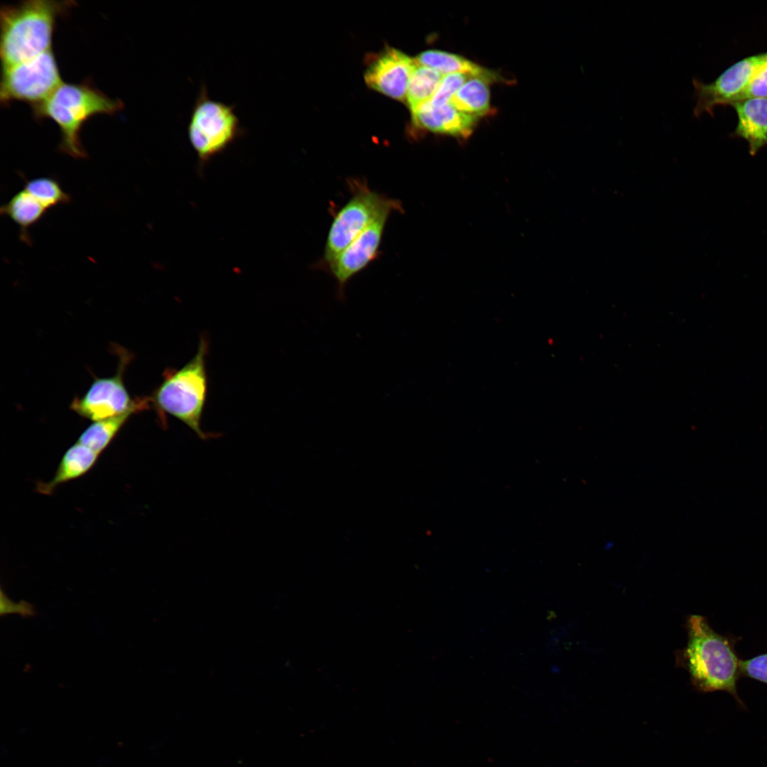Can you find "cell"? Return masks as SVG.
I'll list each match as a JSON object with an SVG mask.
<instances>
[{
    "label": "cell",
    "instance_id": "cell-21",
    "mask_svg": "<svg viewBox=\"0 0 767 767\" xmlns=\"http://www.w3.org/2000/svg\"><path fill=\"white\" fill-rule=\"evenodd\" d=\"M462 73H452L444 75L433 97L429 102L434 107H439L447 104L461 87L471 77Z\"/></svg>",
    "mask_w": 767,
    "mask_h": 767
},
{
    "label": "cell",
    "instance_id": "cell-12",
    "mask_svg": "<svg viewBox=\"0 0 767 767\" xmlns=\"http://www.w3.org/2000/svg\"><path fill=\"white\" fill-rule=\"evenodd\" d=\"M411 114L414 124L424 129L462 138L472 134L478 118L457 110L450 104L434 107L429 102Z\"/></svg>",
    "mask_w": 767,
    "mask_h": 767
},
{
    "label": "cell",
    "instance_id": "cell-3",
    "mask_svg": "<svg viewBox=\"0 0 767 767\" xmlns=\"http://www.w3.org/2000/svg\"><path fill=\"white\" fill-rule=\"evenodd\" d=\"M124 104L95 87L89 80L81 83L62 82L42 104L32 108L35 119H50L60 128L58 149L75 159L87 158L80 137L84 124L97 114L112 115Z\"/></svg>",
    "mask_w": 767,
    "mask_h": 767
},
{
    "label": "cell",
    "instance_id": "cell-6",
    "mask_svg": "<svg viewBox=\"0 0 767 767\" xmlns=\"http://www.w3.org/2000/svg\"><path fill=\"white\" fill-rule=\"evenodd\" d=\"M350 187L353 195L335 214L327 236L322 261L325 268L396 201L370 190L361 182L353 181Z\"/></svg>",
    "mask_w": 767,
    "mask_h": 767
},
{
    "label": "cell",
    "instance_id": "cell-8",
    "mask_svg": "<svg viewBox=\"0 0 767 767\" xmlns=\"http://www.w3.org/2000/svg\"><path fill=\"white\" fill-rule=\"evenodd\" d=\"M766 61L767 52L737 61L710 83L693 78L696 99L693 109L695 116L700 117L703 113L713 116L716 106L731 105L739 101L752 76Z\"/></svg>",
    "mask_w": 767,
    "mask_h": 767
},
{
    "label": "cell",
    "instance_id": "cell-16",
    "mask_svg": "<svg viewBox=\"0 0 767 767\" xmlns=\"http://www.w3.org/2000/svg\"><path fill=\"white\" fill-rule=\"evenodd\" d=\"M415 60L418 65L430 67L446 75L452 73H462L472 77H480L493 82L499 80L497 74L484 68L456 54L430 50L420 53Z\"/></svg>",
    "mask_w": 767,
    "mask_h": 767
},
{
    "label": "cell",
    "instance_id": "cell-15",
    "mask_svg": "<svg viewBox=\"0 0 767 767\" xmlns=\"http://www.w3.org/2000/svg\"><path fill=\"white\" fill-rule=\"evenodd\" d=\"M48 210L24 188L14 194L0 208L1 216L9 217L19 227V237L31 244L29 229L45 216Z\"/></svg>",
    "mask_w": 767,
    "mask_h": 767
},
{
    "label": "cell",
    "instance_id": "cell-24",
    "mask_svg": "<svg viewBox=\"0 0 767 767\" xmlns=\"http://www.w3.org/2000/svg\"><path fill=\"white\" fill-rule=\"evenodd\" d=\"M18 614L23 616H31L36 614L33 605L26 602H14L1 590V614Z\"/></svg>",
    "mask_w": 767,
    "mask_h": 767
},
{
    "label": "cell",
    "instance_id": "cell-2",
    "mask_svg": "<svg viewBox=\"0 0 767 767\" xmlns=\"http://www.w3.org/2000/svg\"><path fill=\"white\" fill-rule=\"evenodd\" d=\"M75 5L73 1L28 0L2 6L0 10L1 70L53 49L57 21Z\"/></svg>",
    "mask_w": 767,
    "mask_h": 767
},
{
    "label": "cell",
    "instance_id": "cell-7",
    "mask_svg": "<svg viewBox=\"0 0 767 767\" xmlns=\"http://www.w3.org/2000/svg\"><path fill=\"white\" fill-rule=\"evenodd\" d=\"M53 49L35 58L1 70L0 102L29 104L31 108L44 102L62 83Z\"/></svg>",
    "mask_w": 767,
    "mask_h": 767
},
{
    "label": "cell",
    "instance_id": "cell-22",
    "mask_svg": "<svg viewBox=\"0 0 767 767\" xmlns=\"http://www.w3.org/2000/svg\"><path fill=\"white\" fill-rule=\"evenodd\" d=\"M740 675L767 685V653L740 661Z\"/></svg>",
    "mask_w": 767,
    "mask_h": 767
},
{
    "label": "cell",
    "instance_id": "cell-10",
    "mask_svg": "<svg viewBox=\"0 0 767 767\" xmlns=\"http://www.w3.org/2000/svg\"><path fill=\"white\" fill-rule=\"evenodd\" d=\"M124 369L121 364L116 375L95 379L83 396L72 401L70 408L93 421L146 408L147 399L134 400L130 396L122 379Z\"/></svg>",
    "mask_w": 767,
    "mask_h": 767
},
{
    "label": "cell",
    "instance_id": "cell-19",
    "mask_svg": "<svg viewBox=\"0 0 767 767\" xmlns=\"http://www.w3.org/2000/svg\"><path fill=\"white\" fill-rule=\"evenodd\" d=\"M132 413H125L94 421L80 435L77 442L101 454Z\"/></svg>",
    "mask_w": 767,
    "mask_h": 767
},
{
    "label": "cell",
    "instance_id": "cell-5",
    "mask_svg": "<svg viewBox=\"0 0 767 767\" xmlns=\"http://www.w3.org/2000/svg\"><path fill=\"white\" fill-rule=\"evenodd\" d=\"M244 132L235 106L211 99L202 83L187 124L188 139L200 165L223 153Z\"/></svg>",
    "mask_w": 767,
    "mask_h": 767
},
{
    "label": "cell",
    "instance_id": "cell-20",
    "mask_svg": "<svg viewBox=\"0 0 767 767\" xmlns=\"http://www.w3.org/2000/svg\"><path fill=\"white\" fill-rule=\"evenodd\" d=\"M24 189L39 200L48 210L69 204L71 196L65 192L55 177L42 176L26 180Z\"/></svg>",
    "mask_w": 767,
    "mask_h": 767
},
{
    "label": "cell",
    "instance_id": "cell-11",
    "mask_svg": "<svg viewBox=\"0 0 767 767\" xmlns=\"http://www.w3.org/2000/svg\"><path fill=\"white\" fill-rule=\"evenodd\" d=\"M418 63L401 50L388 48L370 62L364 79L371 89L399 101H406L411 74Z\"/></svg>",
    "mask_w": 767,
    "mask_h": 767
},
{
    "label": "cell",
    "instance_id": "cell-14",
    "mask_svg": "<svg viewBox=\"0 0 767 767\" xmlns=\"http://www.w3.org/2000/svg\"><path fill=\"white\" fill-rule=\"evenodd\" d=\"M99 455L77 442L65 452L53 478L38 484V491L50 494L60 485L83 476L94 465Z\"/></svg>",
    "mask_w": 767,
    "mask_h": 767
},
{
    "label": "cell",
    "instance_id": "cell-4",
    "mask_svg": "<svg viewBox=\"0 0 767 767\" xmlns=\"http://www.w3.org/2000/svg\"><path fill=\"white\" fill-rule=\"evenodd\" d=\"M208 344L201 338L195 356L178 369H167L150 400L161 417L170 415L200 438H206L201 420L207 394L206 355Z\"/></svg>",
    "mask_w": 767,
    "mask_h": 767
},
{
    "label": "cell",
    "instance_id": "cell-18",
    "mask_svg": "<svg viewBox=\"0 0 767 767\" xmlns=\"http://www.w3.org/2000/svg\"><path fill=\"white\" fill-rule=\"evenodd\" d=\"M442 77L435 70L417 65L411 74L406 93V101L411 113L430 101Z\"/></svg>",
    "mask_w": 767,
    "mask_h": 767
},
{
    "label": "cell",
    "instance_id": "cell-17",
    "mask_svg": "<svg viewBox=\"0 0 767 767\" xmlns=\"http://www.w3.org/2000/svg\"><path fill=\"white\" fill-rule=\"evenodd\" d=\"M489 82L483 77H471L452 97L450 104L471 116L486 114L490 110Z\"/></svg>",
    "mask_w": 767,
    "mask_h": 767
},
{
    "label": "cell",
    "instance_id": "cell-23",
    "mask_svg": "<svg viewBox=\"0 0 767 767\" xmlns=\"http://www.w3.org/2000/svg\"><path fill=\"white\" fill-rule=\"evenodd\" d=\"M751 98H767V61L752 76L740 100Z\"/></svg>",
    "mask_w": 767,
    "mask_h": 767
},
{
    "label": "cell",
    "instance_id": "cell-1",
    "mask_svg": "<svg viewBox=\"0 0 767 767\" xmlns=\"http://www.w3.org/2000/svg\"><path fill=\"white\" fill-rule=\"evenodd\" d=\"M686 628L687 643L677 660L687 670L693 686L702 692H727L744 708L737 692L741 659L735 645L740 638L717 633L700 615H690Z\"/></svg>",
    "mask_w": 767,
    "mask_h": 767
},
{
    "label": "cell",
    "instance_id": "cell-9",
    "mask_svg": "<svg viewBox=\"0 0 767 767\" xmlns=\"http://www.w3.org/2000/svg\"><path fill=\"white\" fill-rule=\"evenodd\" d=\"M402 210L397 200L375 219L327 266L337 283V297L345 298L344 290L351 278L364 270L379 254L384 229L390 214Z\"/></svg>",
    "mask_w": 767,
    "mask_h": 767
},
{
    "label": "cell",
    "instance_id": "cell-13",
    "mask_svg": "<svg viewBox=\"0 0 767 767\" xmlns=\"http://www.w3.org/2000/svg\"><path fill=\"white\" fill-rule=\"evenodd\" d=\"M737 116L733 136L744 139L754 156L767 146V98H751L731 104Z\"/></svg>",
    "mask_w": 767,
    "mask_h": 767
}]
</instances>
